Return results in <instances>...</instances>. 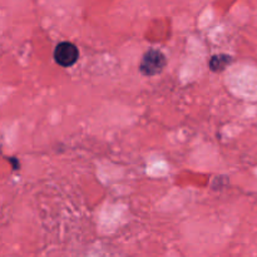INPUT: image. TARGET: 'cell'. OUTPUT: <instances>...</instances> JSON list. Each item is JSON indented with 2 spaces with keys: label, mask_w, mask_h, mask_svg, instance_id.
Masks as SVG:
<instances>
[{
  "label": "cell",
  "mask_w": 257,
  "mask_h": 257,
  "mask_svg": "<svg viewBox=\"0 0 257 257\" xmlns=\"http://www.w3.org/2000/svg\"><path fill=\"white\" fill-rule=\"evenodd\" d=\"M166 64H167V59L161 50L150 49L145 53L141 59L140 72L147 77L160 74L165 69Z\"/></svg>",
  "instance_id": "1"
},
{
  "label": "cell",
  "mask_w": 257,
  "mask_h": 257,
  "mask_svg": "<svg viewBox=\"0 0 257 257\" xmlns=\"http://www.w3.org/2000/svg\"><path fill=\"white\" fill-rule=\"evenodd\" d=\"M78 58H79V50L73 43H59L54 50V59L60 67H72L77 63Z\"/></svg>",
  "instance_id": "2"
},
{
  "label": "cell",
  "mask_w": 257,
  "mask_h": 257,
  "mask_svg": "<svg viewBox=\"0 0 257 257\" xmlns=\"http://www.w3.org/2000/svg\"><path fill=\"white\" fill-rule=\"evenodd\" d=\"M231 59H232V58L225 54L215 55V57L211 58L210 68L213 72H222V70H225V68L230 64Z\"/></svg>",
  "instance_id": "3"
}]
</instances>
